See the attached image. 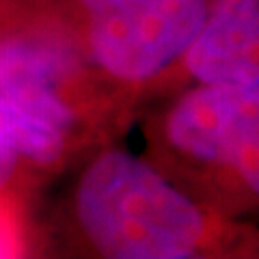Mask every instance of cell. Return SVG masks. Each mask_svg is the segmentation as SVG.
I'll return each mask as SVG.
<instances>
[{"label":"cell","mask_w":259,"mask_h":259,"mask_svg":"<svg viewBox=\"0 0 259 259\" xmlns=\"http://www.w3.org/2000/svg\"><path fill=\"white\" fill-rule=\"evenodd\" d=\"M71 209L87 244L110 259H184L203 236L199 209L149 164L121 149L89 162Z\"/></svg>","instance_id":"6da1fadb"},{"label":"cell","mask_w":259,"mask_h":259,"mask_svg":"<svg viewBox=\"0 0 259 259\" xmlns=\"http://www.w3.org/2000/svg\"><path fill=\"white\" fill-rule=\"evenodd\" d=\"M89 56L121 82L158 76L192 44L205 0H78Z\"/></svg>","instance_id":"7a4b0ae2"},{"label":"cell","mask_w":259,"mask_h":259,"mask_svg":"<svg viewBox=\"0 0 259 259\" xmlns=\"http://www.w3.org/2000/svg\"><path fill=\"white\" fill-rule=\"evenodd\" d=\"M80 59L63 35L26 13L0 15V91L18 110L71 141L80 112L71 97Z\"/></svg>","instance_id":"3957f363"},{"label":"cell","mask_w":259,"mask_h":259,"mask_svg":"<svg viewBox=\"0 0 259 259\" xmlns=\"http://www.w3.org/2000/svg\"><path fill=\"white\" fill-rule=\"evenodd\" d=\"M168 139L192 158L231 166L259 194V84H203L177 104Z\"/></svg>","instance_id":"277c9868"},{"label":"cell","mask_w":259,"mask_h":259,"mask_svg":"<svg viewBox=\"0 0 259 259\" xmlns=\"http://www.w3.org/2000/svg\"><path fill=\"white\" fill-rule=\"evenodd\" d=\"M184 54L203 84H259V0H218Z\"/></svg>","instance_id":"5b68a950"},{"label":"cell","mask_w":259,"mask_h":259,"mask_svg":"<svg viewBox=\"0 0 259 259\" xmlns=\"http://www.w3.org/2000/svg\"><path fill=\"white\" fill-rule=\"evenodd\" d=\"M0 141L13 147L32 168H52L65 158L69 139L18 110L0 91Z\"/></svg>","instance_id":"8992f818"},{"label":"cell","mask_w":259,"mask_h":259,"mask_svg":"<svg viewBox=\"0 0 259 259\" xmlns=\"http://www.w3.org/2000/svg\"><path fill=\"white\" fill-rule=\"evenodd\" d=\"M30 164L13 147L0 141V205L13 203L24 171Z\"/></svg>","instance_id":"52a82bcc"},{"label":"cell","mask_w":259,"mask_h":259,"mask_svg":"<svg viewBox=\"0 0 259 259\" xmlns=\"http://www.w3.org/2000/svg\"><path fill=\"white\" fill-rule=\"evenodd\" d=\"M22 5H24V0H0V15L18 9V7H22Z\"/></svg>","instance_id":"ba28073f"}]
</instances>
